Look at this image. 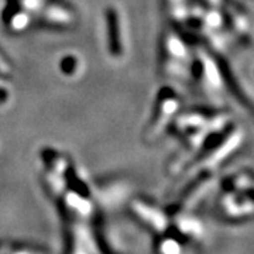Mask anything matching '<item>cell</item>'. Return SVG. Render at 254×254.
Listing matches in <instances>:
<instances>
[{
    "mask_svg": "<svg viewBox=\"0 0 254 254\" xmlns=\"http://www.w3.org/2000/svg\"><path fill=\"white\" fill-rule=\"evenodd\" d=\"M164 3H165V11L170 18H173L174 23L184 24L190 14L188 1L187 0H164Z\"/></svg>",
    "mask_w": 254,
    "mask_h": 254,
    "instance_id": "obj_9",
    "label": "cell"
},
{
    "mask_svg": "<svg viewBox=\"0 0 254 254\" xmlns=\"http://www.w3.org/2000/svg\"><path fill=\"white\" fill-rule=\"evenodd\" d=\"M180 106H181L180 95L170 86L163 88L155 100L151 120L145 127L144 134H143L144 141L154 143L157 138H160L165 131V128L173 123V120L180 110Z\"/></svg>",
    "mask_w": 254,
    "mask_h": 254,
    "instance_id": "obj_3",
    "label": "cell"
},
{
    "mask_svg": "<svg viewBox=\"0 0 254 254\" xmlns=\"http://www.w3.org/2000/svg\"><path fill=\"white\" fill-rule=\"evenodd\" d=\"M133 216L143 225L157 233L163 235L171 226V218L168 212L145 199H134L130 205Z\"/></svg>",
    "mask_w": 254,
    "mask_h": 254,
    "instance_id": "obj_5",
    "label": "cell"
},
{
    "mask_svg": "<svg viewBox=\"0 0 254 254\" xmlns=\"http://www.w3.org/2000/svg\"><path fill=\"white\" fill-rule=\"evenodd\" d=\"M106 21L109 27V50L115 57L123 54V34H122V18L116 9L110 7L106 13Z\"/></svg>",
    "mask_w": 254,
    "mask_h": 254,
    "instance_id": "obj_7",
    "label": "cell"
},
{
    "mask_svg": "<svg viewBox=\"0 0 254 254\" xmlns=\"http://www.w3.org/2000/svg\"><path fill=\"white\" fill-rule=\"evenodd\" d=\"M76 21L75 10L63 0H51L40 13L41 26L57 30L71 28Z\"/></svg>",
    "mask_w": 254,
    "mask_h": 254,
    "instance_id": "obj_6",
    "label": "cell"
},
{
    "mask_svg": "<svg viewBox=\"0 0 254 254\" xmlns=\"http://www.w3.org/2000/svg\"><path fill=\"white\" fill-rule=\"evenodd\" d=\"M190 72L200 93L210 102L219 103L223 93V75L218 61L206 50H199L193 57Z\"/></svg>",
    "mask_w": 254,
    "mask_h": 254,
    "instance_id": "obj_2",
    "label": "cell"
},
{
    "mask_svg": "<svg viewBox=\"0 0 254 254\" xmlns=\"http://www.w3.org/2000/svg\"><path fill=\"white\" fill-rule=\"evenodd\" d=\"M11 76V66L9 61L0 51V78H10Z\"/></svg>",
    "mask_w": 254,
    "mask_h": 254,
    "instance_id": "obj_11",
    "label": "cell"
},
{
    "mask_svg": "<svg viewBox=\"0 0 254 254\" xmlns=\"http://www.w3.org/2000/svg\"><path fill=\"white\" fill-rule=\"evenodd\" d=\"M190 71L187 43L173 30H165L160 48V72L168 79H182Z\"/></svg>",
    "mask_w": 254,
    "mask_h": 254,
    "instance_id": "obj_1",
    "label": "cell"
},
{
    "mask_svg": "<svg viewBox=\"0 0 254 254\" xmlns=\"http://www.w3.org/2000/svg\"><path fill=\"white\" fill-rule=\"evenodd\" d=\"M1 254H46L41 253L38 249L34 247H30V246H14V247H10V249H3V253Z\"/></svg>",
    "mask_w": 254,
    "mask_h": 254,
    "instance_id": "obj_10",
    "label": "cell"
},
{
    "mask_svg": "<svg viewBox=\"0 0 254 254\" xmlns=\"http://www.w3.org/2000/svg\"><path fill=\"white\" fill-rule=\"evenodd\" d=\"M226 17L230 21V26L237 36L242 38H250V21L246 16L245 10L237 6H227Z\"/></svg>",
    "mask_w": 254,
    "mask_h": 254,
    "instance_id": "obj_8",
    "label": "cell"
},
{
    "mask_svg": "<svg viewBox=\"0 0 254 254\" xmlns=\"http://www.w3.org/2000/svg\"><path fill=\"white\" fill-rule=\"evenodd\" d=\"M225 192L218 199V212L220 218L229 222H242L252 218L253 200L252 190H237L223 188Z\"/></svg>",
    "mask_w": 254,
    "mask_h": 254,
    "instance_id": "obj_4",
    "label": "cell"
}]
</instances>
